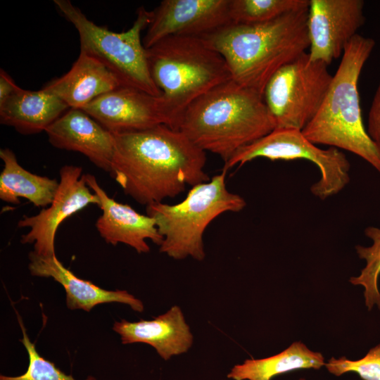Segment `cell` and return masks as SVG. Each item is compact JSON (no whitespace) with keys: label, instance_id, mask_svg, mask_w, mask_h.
Segmentation results:
<instances>
[{"label":"cell","instance_id":"obj_1","mask_svg":"<svg viewBox=\"0 0 380 380\" xmlns=\"http://www.w3.org/2000/svg\"><path fill=\"white\" fill-rule=\"evenodd\" d=\"M110 174L125 194L148 205L210 178L205 152L178 129L161 124L114 134Z\"/></svg>","mask_w":380,"mask_h":380},{"label":"cell","instance_id":"obj_2","mask_svg":"<svg viewBox=\"0 0 380 380\" xmlns=\"http://www.w3.org/2000/svg\"><path fill=\"white\" fill-rule=\"evenodd\" d=\"M308 8L257 24L229 23L201 37L238 84L261 94L272 76L309 48Z\"/></svg>","mask_w":380,"mask_h":380},{"label":"cell","instance_id":"obj_3","mask_svg":"<svg viewBox=\"0 0 380 380\" xmlns=\"http://www.w3.org/2000/svg\"><path fill=\"white\" fill-rule=\"evenodd\" d=\"M274 129L262 94L232 79L191 103L178 127L199 148L219 156L224 163Z\"/></svg>","mask_w":380,"mask_h":380},{"label":"cell","instance_id":"obj_4","mask_svg":"<svg viewBox=\"0 0 380 380\" xmlns=\"http://www.w3.org/2000/svg\"><path fill=\"white\" fill-rule=\"evenodd\" d=\"M375 44L372 38L357 34L346 45L318 111L302 132L316 145L358 156L380 173V151L364 125L358 91L362 70Z\"/></svg>","mask_w":380,"mask_h":380},{"label":"cell","instance_id":"obj_5","mask_svg":"<svg viewBox=\"0 0 380 380\" xmlns=\"http://www.w3.org/2000/svg\"><path fill=\"white\" fill-rule=\"evenodd\" d=\"M146 49L151 77L167 125L178 129L189 105L215 87L232 80L224 58L202 37L172 36Z\"/></svg>","mask_w":380,"mask_h":380},{"label":"cell","instance_id":"obj_6","mask_svg":"<svg viewBox=\"0 0 380 380\" xmlns=\"http://www.w3.org/2000/svg\"><path fill=\"white\" fill-rule=\"evenodd\" d=\"M226 175L223 170L209 181L193 186L178 203L146 206V215L155 220L163 237L160 252L175 260L204 259L203 236L209 224L224 213L240 212L246 205L243 197L227 189Z\"/></svg>","mask_w":380,"mask_h":380},{"label":"cell","instance_id":"obj_7","mask_svg":"<svg viewBox=\"0 0 380 380\" xmlns=\"http://www.w3.org/2000/svg\"><path fill=\"white\" fill-rule=\"evenodd\" d=\"M56 8L77 30L80 52L96 59L113 72L122 87L134 88L155 96L160 91L148 65L141 32L148 26L151 11L137 9V18L127 31L115 32L88 19L68 0H55Z\"/></svg>","mask_w":380,"mask_h":380},{"label":"cell","instance_id":"obj_8","mask_svg":"<svg viewBox=\"0 0 380 380\" xmlns=\"http://www.w3.org/2000/svg\"><path fill=\"white\" fill-rule=\"evenodd\" d=\"M332 77L327 64L311 61L306 52L279 68L262 94L275 129L302 130L318 111Z\"/></svg>","mask_w":380,"mask_h":380},{"label":"cell","instance_id":"obj_9","mask_svg":"<svg viewBox=\"0 0 380 380\" xmlns=\"http://www.w3.org/2000/svg\"><path fill=\"white\" fill-rule=\"evenodd\" d=\"M258 158L271 160L305 159L313 163L321 175L310 191L321 200L338 194L350 181V165L344 153L334 147L319 148L303 135L302 130L274 129L241 148L224 163L223 170L227 171Z\"/></svg>","mask_w":380,"mask_h":380},{"label":"cell","instance_id":"obj_10","mask_svg":"<svg viewBox=\"0 0 380 380\" xmlns=\"http://www.w3.org/2000/svg\"><path fill=\"white\" fill-rule=\"evenodd\" d=\"M59 175L58 187L49 205L35 215L24 216L18 223L19 227L29 229L22 236L21 243H33L34 251L43 256L56 255V234L65 219L89 205H99L98 196L87 184L81 167L64 165Z\"/></svg>","mask_w":380,"mask_h":380},{"label":"cell","instance_id":"obj_11","mask_svg":"<svg viewBox=\"0 0 380 380\" xmlns=\"http://www.w3.org/2000/svg\"><path fill=\"white\" fill-rule=\"evenodd\" d=\"M362 0H310L307 29L311 61L329 65L364 25Z\"/></svg>","mask_w":380,"mask_h":380},{"label":"cell","instance_id":"obj_12","mask_svg":"<svg viewBox=\"0 0 380 380\" xmlns=\"http://www.w3.org/2000/svg\"><path fill=\"white\" fill-rule=\"evenodd\" d=\"M230 0H163L151 11L145 49L172 36L201 37L231 23Z\"/></svg>","mask_w":380,"mask_h":380},{"label":"cell","instance_id":"obj_13","mask_svg":"<svg viewBox=\"0 0 380 380\" xmlns=\"http://www.w3.org/2000/svg\"><path fill=\"white\" fill-rule=\"evenodd\" d=\"M113 134L167 125L159 96L120 87L82 108Z\"/></svg>","mask_w":380,"mask_h":380},{"label":"cell","instance_id":"obj_14","mask_svg":"<svg viewBox=\"0 0 380 380\" xmlns=\"http://www.w3.org/2000/svg\"><path fill=\"white\" fill-rule=\"evenodd\" d=\"M85 179L87 184L99 200V207L102 214L96 220V227L106 243L114 246L122 243L134 248L139 253L150 251L146 242L148 239L160 246L163 237L153 217L142 215L130 205L110 198L94 175L85 174Z\"/></svg>","mask_w":380,"mask_h":380},{"label":"cell","instance_id":"obj_15","mask_svg":"<svg viewBox=\"0 0 380 380\" xmlns=\"http://www.w3.org/2000/svg\"><path fill=\"white\" fill-rule=\"evenodd\" d=\"M45 132L53 146L79 152L97 167L110 173L114 134L83 110L69 108Z\"/></svg>","mask_w":380,"mask_h":380},{"label":"cell","instance_id":"obj_16","mask_svg":"<svg viewBox=\"0 0 380 380\" xmlns=\"http://www.w3.org/2000/svg\"><path fill=\"white\" fill-rule=\"evenodd\" d=\"M29 270L33 276L52 277L66 293V305L70 310L90 311L96 305L117 302L128 305L137 312L144 310L143 303L127 291H108L89 281L77 277L65 267L56 255L43 256L34 251L29 254Z\"/></svg>","mask_w":380,"mask_h":380},{"label":"cell","instance_id":"obj_17","mask_svg":"<svg viewBox=\"0 0 380 380\" xmlns=\"http://www.w3.org/2000/svg\"><path fill=\"white\" fill-rule=\"evenodd\" d=\"M113 329L120 335L123 344H148L165 360L187 352L194 341L190 328L177 305L151 320L115 322Z\"/></svg>","mask_w":380,"mask_h":380},{"label":"cell","instance_id":"obj_18","mask_svg":"<svg viewBox=\"0 0 380 380\" xmlns=\"http://www.w3.org/2000/svg\"><path fill=\"white\" fill-rule=\"evenodd\" d=\"M121 87L115 77L96 59L80 52L70 70L42 89L70 108L82 109L97 97Z\"/></svg>","mask_w":380,"mask_h":380},{"label":"cell","instance_id":"obj_19","mask_svg":"<svg viewBox=\"0 0 380 380\" xmlns=\"http://www.w3.org/2000/svg\"><path fill=\"white\" fill-rule=\"evenodd\" d=\"M70 108L43 89L30 91L21 87L0 104V122L23 134L45 130Z\"/></svg>","mask_w":380,"mask_h":380},{"label":"cell","instance_id":"obj_20","mask_svg":"<svg viewBox=\"0 0 380 380\" xmlns=\"http://www.w3.org/2000/svg\"><path fill=\"white\" fill-rule=\"evenodd\" d=\"M0 158L4 163L0 175V198L3 201L18 204L19 198H23L37 207L49 205L58 187L57 179L25 170L9 148L0 150Z\"/></svg>","mask_w":380,"mask_h":380},{"label":"cell","instance_id":"obj_21","mask_svg":"<svg viewBox=\"0 0 380 380\" xmlns=\"http://www.w3.org/2000/svg\"><path fill=\"white\" fill-rule=\"evenodd\" d=\"M325 365L322 353L310 350L300 341L282 352L262 359L246 360L227 375L234 380H271L277 375L300 369H319Z\"/></svg>","mask_w":380,"mask_h":380},{"label":"cell","instance_id":"obj_22","mask_svg":"<svg viewBox=\"0 0 380 380\" xmlns=\"http://www.w3.org/2000/svg\"><path fill=\"white\" fill-rule=\"evenodd\" d=\"M310 0H230L232 23L257 24L308 8Z\"/></svg>","mask_w":380,"mask_h":380},{"label":"cell","instance_id":"obj_23","mask_svg":"<svg viewBox=\"0 0 380 380\" xmlns=\"http://www.w3.org/2000/svg\"><path fill=\"white\" fill-rule=\"evenodd\" d=\"M365 235L372 241L369 246L357 245V254L366 262L365 267L357 277L350 278L353 285L364 287L365 305L371 310L374 305L380 310V292L378 287L380 275V228L369 226L365 229Z\"/></svg>","mask_w":380,"mask_h":380},{"label":"cell","instance_id":"obj_24","mask_svg":"<svg viewBox=\"0 0 380 380\" xmlns=\"http://www.w3.org/2000/svg\"><path fill=\"white\" fill-rule=\"evenodd\" d=\"M18 322L23 332V338L20 341L24 345L29 357V365L27 371L18 376H6L1 375L0 380H75L71 375H66L53 362L42 357L36 350L26 332L21 318L18 314ZM86 380H96L89 376Z\"/></svg>","mask_w":380,"mask_h":380},{"label":"cell","instance_id":"obj_25","mask_svg":"<svg viewBox=\"0 0 380 380\" xmlns=\"http://www.w3.org/2000/svg\"><path fill=\"white\" fill-rule=\"evenodd\" d=\"M329 373L340 376L355 372L362 380H380V343L371 348L361 359L350 360L346 357H332L324 365Z\"/></svg>","mask_w":380,"mask_h":380},{"label":"cell","instance_id":"obj_26","mask_svg":"<svg viewBox=\"0 0 380 380\" xmlns=\"http://www.w3.org/2000/svg\"><path fill=\"white\" fill-rule=\"evenodd\" d=\"M367 132L380 151V79L369 108Z\"/></svg>","mask_w":380,"mask_h":380},{"label":"cell","instance_id":"obj_27","mask_svg":"<svg viewBox=\"0 0 380 380\" xmlns=\"http://www.w3.org/2000/svg\"><path fill=\"white\" fill-rule=\"evenodd\" d=\"M11 76L3 69L0 70V104L3 103L18 89Z\"/></svg>","mask_w":380,"mask_h":380},{"label":"cell","instance_id":"obj_28","mask_svg":"<svg viewBox=\"0 0 380 380\" xmlns=\"http://www.w3.org/2000/svg\"><path fill=\"white\" fill-rule=\"evenodd\" d=\"M298 380H306V379H304V378H300V379H299Z\"/></svg>","mask_w":380,"mask_h":380}]
</instances>
